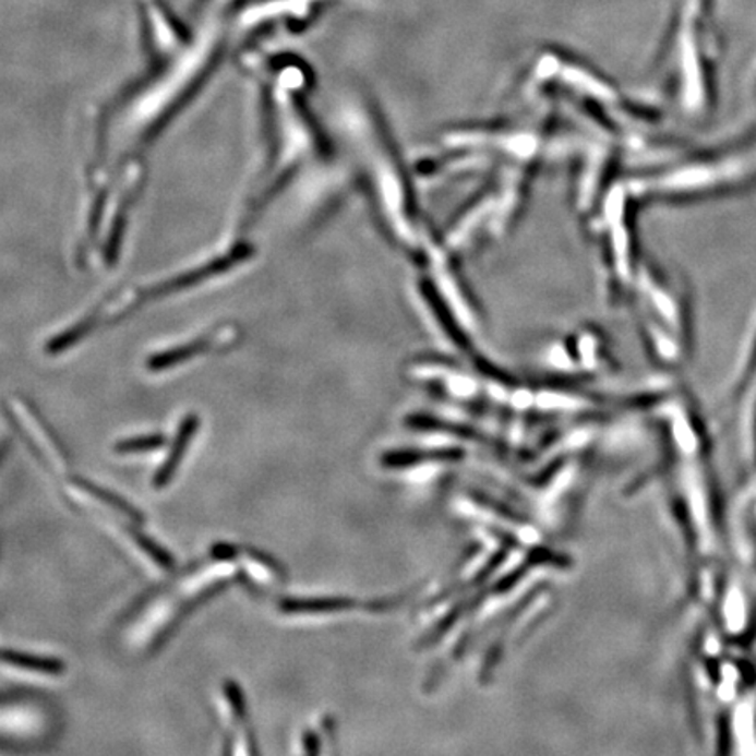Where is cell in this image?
<instances>
[{
  "mask_svg": "<svg viewBox=\"0 0 756 756\" xmlns=\"http://www.w3.org/2000/svg\"><path fill=\"white\" fill-rule=\"evenodd\" d=\"M199 417L190 416L182 420L178 436L173 440L172 451H170L164 466H161V468L158 469V473H156L155 485L158 487V489L167 485V483L172 480L173 473L178 471L179 465H181L182 457L187 454V448L188 445H190L191 439L195 436L196 430H199Z\"/></svg>",
  "mask_w": 756,
  "mask_h": 756,
  "instance_id": "cell-1",
  "label": "cell"
},
{
  "mask_svg": "<svg viewBox=\"0 0 756 756\" xmlns=\"http://www.w3.org/2000/svg\"><path fill=\"white\" fill-rule=\"evenodd\" d=\"M0 662L43 672V674H51V676H58V674H63V671H65V663L60 662V660L20 653V651L0 650Z\"/></svg>",
  "mask_w": 756,
  "mask_h": 756,
  "instance_id": "cell-2",
  "label": "cell"
},
{
  "mask_svg": "<svg viewBox=\"0 0 756 756\" xmlns=\"http://www.w3.org/2000/svg\"><path fill=\"white\" fill-rule=\"evenodd\" d=\"M75 485L81 487L83 491L88 492L89 495H94L97 500L106 503L107 506H111L116 512L127 515V517L132 518L135 523H142V514L139 509L133 508L129 501H124L120 495L112 494V492L106 491L103 487H97L95 483L88 482V480H81V478H75Z\"/></svg>",
  "mask_w": 756,
  "mask_h": 756,
  "instance_id": "cell-3",
  "label": "cell"
},
{
  "mask_svg": "<svg viewBox=\"0 0 756 756\" xmlns=\"http://www.w3.org/2000/svg\"><path fill=\"white\" fill-rule=\"evenodd\" d=\"M167 440L159 434L155 436H144V439H132L123 440V442L116 443L115 451L118 454H139V452H151L158 451V448L164 447Z\"/></svg>",
  "mask_w": 756,
  "mask_h": 756,
  "instance_id": "cell-4",
  "label": "cell"
},
{
  "mask_svg": "<svg viewBox=\"0 0 756 756\" xmlns=\"http://www.w3.org/2000/svg\"><path fill=\"white\" fill-rule=\"evenodd\" d=\"M133 538L141 544V549L149 555V557L155 559L159 566L165 567V569H172L173 557L167 550L161 549L158 543L149 540L147 536L141 535V532H133Z\"/></svg>",
  "mask_w": 756,
  "mask_h": 756,
  "instance_id": "cell-5",
  "label": "cell"
},
{
  "mask_svg": "<svg viewBox=\"0 0 756 756\" xmlns=\"http://www.w3.org/2000/svg\"><path fill=\"white\" fill-rule=\"evenodd\" d=\"M226 695H228V700H230L231 709H233L235 717L239 720L245 718V700H243L242 691L237 683L228 682L226 683Z\"/></svg>",
  "mask_w": 756,
  "mask_h": 756,
  "instance_id": "cell-6",
  "label": "cell"
},
{
  "mask_svg": "<svg viewBox=\"0 0 756 756\" xmlns=\"http://www.w3.org/2000/svg\"><path fill=\"white\" fill-rule=\"evenodd\" d=\"M235 555H237V549H233L230 544L219 543L213 549V557L216 561H231V559H235Z\"/></svg>",
  "mask_w": 756,
  "mask_h": 756,
  "instance_id": "cell-7",
  "label": "cell"
}]
</instances>
